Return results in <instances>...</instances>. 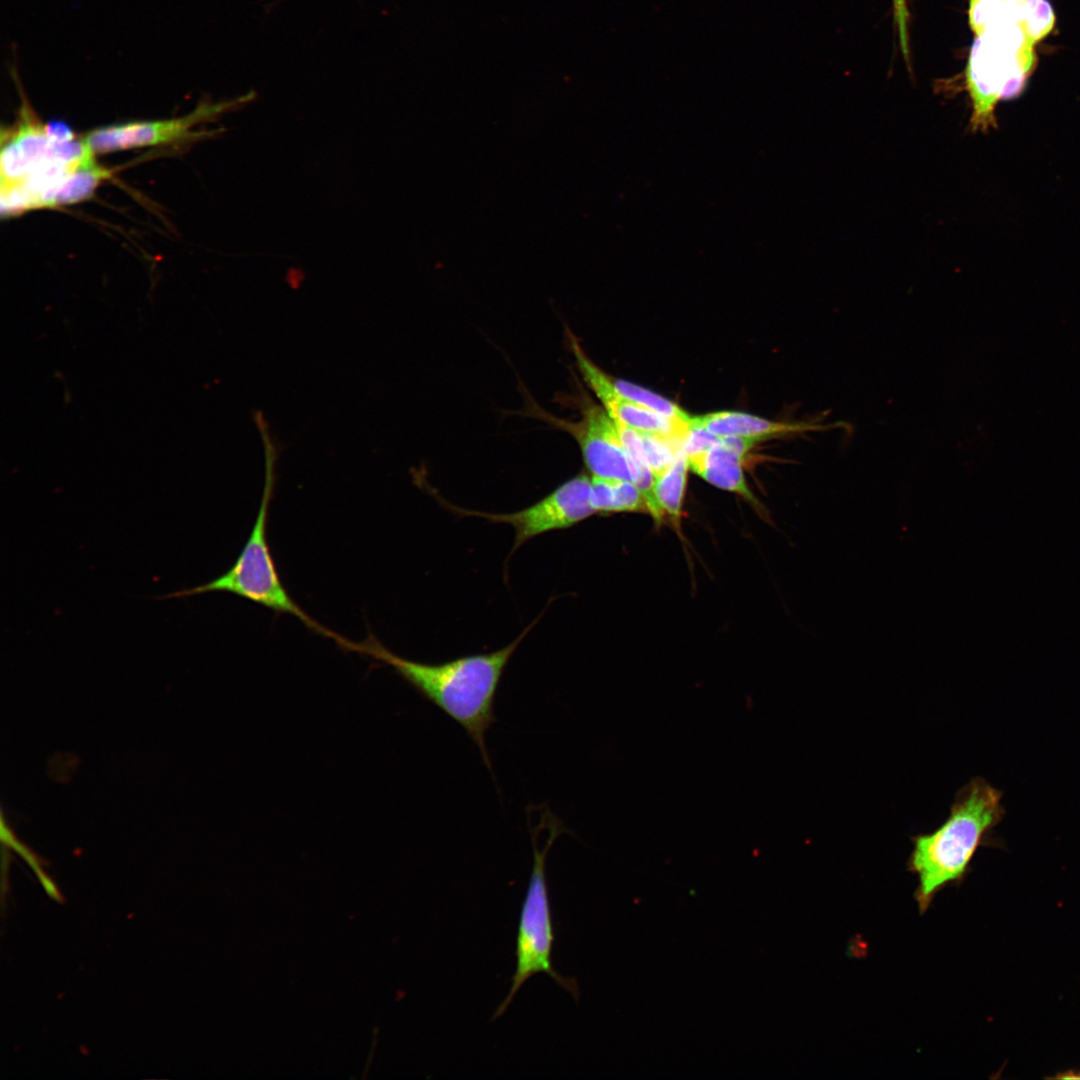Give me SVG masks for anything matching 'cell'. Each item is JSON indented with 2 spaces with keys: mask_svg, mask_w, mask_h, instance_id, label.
<instances>
[{
  "mask_svg": "<svg viewBox=\"0 0 1080 1080\" xmlns=\"http://www.w3.org/2000/svg\"><path fill=\"white\" fill-rule=\"evenodd\" d=\"M248 97L216 105L204 104L177 119L132 121L97 128L90 131L84 140L94 154L171 143L190 136L191 128L200 121L238 105Z\"/></svg>",
  "mask_w": 1080,
  "mask_h": 1080,
  "instance_id": "8",
  "label": "cell"
},
{
  "mask_svg": "<svg viewBox=\"0 0 1080 1080\" xmlns=\"http://www.w3.org/2000/svg\"><path fill=\"white\" fill-rule=\"evenodd\" d=\"M9 846L25 859L34 872L41 868L36 855L28 847L18 841L17 838H15Z\"/></svg>",
  "mask_w": 1080,
  "mask_h": 1080,
  "instance_id": "19",
  "label": "cell"
},
{
  "mask_svg": "<svg viewBox=\"0 0 1080 1080\" xmlns=\"http://www.w3.org/2000/svg\"><path fill=\"white\" fill-rule=\"evenodd\" d=\"M547 825L548 837L545 845L539 848L538 835L543 822L540 819L539 824L533 828L529 824L533 866L519 918L515 950L516 969L511 988L498 1006L493 1019L504 1014L525 982L538 973L547 974L576 1000L579 998L577 981L558 973L551 960L554 933L545 871L546 859L557 837L567 829L549 809H547Z\"/></svg>",
  "mask_w": 1080,
  "mask_h": 1080,
  "instance_id": "5",
  "label": "cell"
},
{
  "mask_svg": "<svg viewBox=\"0 0 1080 1080\" xmlns=\"http://www.w3.org/2000/svg\"><path fill=\"white\" fill-rule=\"evenodd\" d=\"M35 873L40 883L42 884L46 894L53 900L57 902H62L63 898L53 880L49 876H47L41 868L35 871Z\"/></svg>",
  "mask_w": 1080,
  "mask_h": 1080,
  "instance_id": "20",
  "label": "cell"
},
{
  "mask_svg": "<svg viewBox=\"0 0 1080 1080\" xmlns=\"http://www.w3.org/2000/svg\"><path fill=\"white\" fill-rule=\"evenodd\" d=\"M689 425L704 429L718 437H760L765 440L772 437L835 427V425L810 422H777L738 411H717L694 416L691 417Z\"/></svg>",
  "mask_w": 1080,
  "mask_h": 1080,
  "instance_id": "11",
  "label": "cell"
},
{
  "mask_svg": "<svg viewBox=\"0 0 1080 1080\" xmlns=\"http://www.w3.org/2000/svg\"><path fill=\"white\" fill-rule=\"evenodd\" d=\"M1055 13L1047 0H1038L1024 7L1020 25L1032 45L1045 39L1054 29Z\"/></svg>",
  "mask_w": 1080,
  "mask_h": 1080,
  "instance_id": "16",
  "label": "cell"
},
{
  "mask_svg": "<svg viewBox=\"0 0 1080 1080\" xmlns=\"http://www.w3.org/2000/svg\"><path fill=\"white\" fill-rule=\"evenodd\" d=\"M591 501L595 513L647 512V501L630 480L592 476Z\"/></svg>",
  "mask_w": 1080,
  "mask_h": 1080,
  "instance_id": "14",
  "label": "cell"
},
{
  "mask_svg": "<svg viewBox=\"0 0 1080 1080\" xmlns=\"http://www.w3.org/2000/svg\"><path fill=\"white\" fill-rule=\"evenodd\" d=\"M265 443L266 473L263 495L251 533L234 564L218 578L162 598H180L207 592H227L262 605L276 613L291 614L316 633L332 638L341 646L345 638L322 626L289 595L277 572L267 541L268 508L274 487L276 449L269 439L266 423L258 422Z\"/></svg>",
  "mask_w": 1080,
  "mask_h": 1080,
  "instance_id": "3",
  "label": "cell"
},
{
  "mask_svg": "<svg viewBox=\"0 0 1080 1080\" xmlns=\"http://www.w3.org/2000/svg\"><path fill=\"white\" fill-rule=\"evenodd\" d=\"M613 383L618 392L625 398L679 425H689L691 416L667 398L626 380L613 379Z\"/></svg>",
  "mask_w": 1080,
  "mask_h": 1080,
  "instance_id": "15",
  "label": "cell"
},
{
  "mask_svg": "<svg viewBox=\"0 0 1080 1080\" xmlns=\"http://www.w3.org/2000/svg\"><path fill=\"white\" fill-rule=\"evenodd\" d=\"M688 470L687 455L682 451L670 465L653 475L649 514L657 522L667 520L680 527Z\"/></svg>",
  "mask_w": 1080,
  "mask_h": 1080,
  "instance_id": "13",
  "label": "cell"
},
{
  "mask_svg": "<svg viewBox=\"0 0 1080 1080\" xmlns=\"http://www.w3.org/2000/svg\"><path fill=\"white\" fill-rule=\"evenodd\" d=\"M689 470L711 485L745 499L757 511L761 504L751 491L742 467L744 458L719 441L711 448L687 456Z\"/></svg>",
  "mask_w": 1080,
  "mask_h": 1080,
  "instance_id": "12",
  "label": "cell"
},
{
  "mask_svg": "<svg viewBox=\"0 0 1080 1080\" xmlns=\"http://www.w3.org/2000/svg\"><path fill=\"white\" fill-rule=\"evenodd\" d=\"M534 621L510 644L487 654L460 657L437 664L405 659L369 635L354 643L351 651L367 655L392 667L422 697L456 721L478 747L492 772L485 735L496 722L494 703L503 672Z\"/></svg>",
  "mask_w": 1080,
  "mask_h": 1080,
  "instance_id": "1",
  "label": "cell"
},
{
  "mask_svg": "<svg viewBox=\"0 0 1080 1080\" xmlns=\"http://www.w3.org/2000/svg\"><path fill=\"white\" fill-rule=\"evenodd\" d=\"M1036 63L1034 45L1016 21L1000 16L975 36L965 71L971 132L997 128L998 103L1023 92Z\"/></svg>",
  "mask_w": 1080,
  "mask_h": 1080,
  "instance_id": "4",
  "label": "cell"
},
{
  "mask_svg": "<svg viewBox=\"0 0 1080 1080\" xmlns=\"http://www.w3.org/2000/svg\"><path fill=\"white\" fill-rule=\"evenodd\" d=\"M582 451L592 476L632 481L631 464L613 419L594 404L576 423L566 424Z\"/></svg>",
  "mask_w": 1080,
  "mask_h": 1080,
  "instance_id": "9",
  "label": "cell"
},
{
  "mask_svg": "<svg viewBox=\"0 0 1080 1080\" xmlns=\"http://www.w3.org/2000/svg\"><path fill=\"white\" fill-rule=\"evenodd\" d=\"M88 148L83 139L68 142L53 140L35 116L29 104H22L20 117L13 130L7 131L1 150V189L12 186L28 174L51 161L79 159Z\"/></svg>",
  "mask_w": 1080,
  "mask_h": 1080,
  "instance_id": "7",
  "label": "cell"
},
{
  "mask_svg": "<svg viewBox=\"0 0 1080 1080\" xmlns=\"http://www.w3.org/2000/svg\"><path fill=\"white\" fill-rule=\"evenodd\" d=\"M1002 795L984 778L975 777L956 793L948 817L937 829L911 837L907 870L917 878L914 898L920 914L940 891L965 880L979 847L998 843L991 833L1005 814Z\"/></svg>",
  "mask_w": 1080,
  "mask_h": 1080,
  "instance_id": "2",
  "label": "cell"
},
{
  "mask_svg": "<svg viewBox=\"0 0 1080 1080\" xmlns=\"http://www.w3.org/2000/svg\"><path fill=\"white\" fill-rule=\"evenodd\" d=\"M0 838L3 844L9 846V844L16 838L13 831L5 823L4 818L1 817L0 823Z\"/></svg>",
  "mask_w": 1080,
  "mask_h": 1080,
  "instance_id": "21",
  "label": "cell"
},
{
  "mask_svg": "<svg viewBox=\"0 0 1080 1080\" xmlns=\"http://www.w3.org/2000/svg\"><path fill=\"white\" fill-rule=\"evenodd\" d=\"M894 10V20L897 28L898 42L903 54V57L907 63L910 64V51H909V37H908V20L909 11L906 0H892Z\"/></svg>",
  "mask_w": 1080,
  "mask_h": 1080,
  "instance_id": "18",
  "label": "cell"
},
{
  "mask_svg": "<svg viewBox=\"0 0 1080 1080\" xmlns=\"http://www.w3.org/2000/svg\"><path fill=\"white\" fill-rule=\"evenodd\" d=\"M1013 1H1014V2H1015V3H1016V4L1018 5V6H1019V7H1021V8H1023V9H1024V7H1025L1026 5H1028V4L1032 3V2L1038 1V0H1013Z\"/></svg>",
  "mask_w": 1080,
  "mask_h": 1080,
  "instance_id": "22",
  "label": "cell"
},
{
  "mask_svg": "<svg viewBox=\"0 0 1080 1080\" xmlns=\"http://www.w3.org/2000/svg\"><path fill=\"white\" fill-rule=\"evenodd\" d=\"M1006 0H969L968 21L975 36L982 34L1000 13Z\"/></svg>",
  "mask_w": 1080,
  "mask_h": 1080,
  "instance_id": "17",
  "label": "cell"
},
{
  "mask_svg": "<svg viewBox=\"0 0 1080 1080\" xmlns=\"http://www.w3.org/2000/svg\"><path fill=\"white\" fill-rule=\"evenodd\" d=\"M570 339L572 351L584 381L613 420L639 432L675 437L682 442L689 425H679L625 398L614 386L613 379H610L590 360L573 335Z\"/></svg>",
  "mask_w": 1080,
  "mask_h": 1080,
  "instance_id": "10",
  "label": "cell"
},
{
  "mask_svg": "<svg viewBox=\"0 0 1080 1080\" xmlns=\"http://www.w3.org/2000/svg\"><path fill=\"white\" fill-rule=\"evenodd\" d=\"M591 489V478L579 474L559 485L535 504L512 513L479 512L448 506L462 516H477L490 522L511 525L515 530L511 551L513 553L536 536L572 527L595 514Z\"/></svg>",
  "mask_w": 1080,
  "mask_h": 1080,
  "instance_id": "6",
  "label": "cell"
}]
</instances>
